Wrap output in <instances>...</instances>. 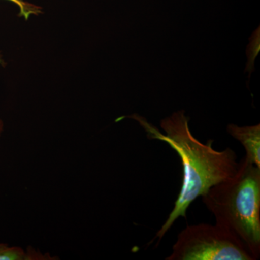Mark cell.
<instances>
[{
	"mask_svg": "<svg viewBox=\"0 0 260 260\" xmlns=\"http://www.w3.org/2000/svg\"><path fill=\"white\" fill-rule=\"evenodd\" d=\"M227 131L233 138L239 140L246 150L244 158L260 168V124L239 126L229 124Z\"/></svg>",
	"mask_w": 260,
	"mask_h": 260,
	"instance_id": "cell-4",
	"label": "cell"
},
{
	"mask_svg": "<svg viewBox=\"0 0 260 260\" xmlns=\"http://www.w3.org/2000/svg\"><path fill=\"white\" fill-rule=\"evenodd\" d=\"M16 5L19 8L20 16L28 20L32 15H38L42 13L41 7L28 3L25 0H6Z\"/></svg>",
	"mask_w": 260,
	"mask_h": 260,
	"instance_id": "cell-7",
	"label": "cell"
},
{
	"mask_svg": "<svg viewBox=\"0 0 260 260\" xmlns=\"http://www.w3.org/2000/svg\"><path fill=\"white\" fill-rule=\"evenodd\" d=\"M166 260H254L244 243L215 224L188 225Z\"/></svg>",
	"mask_w": 260,
	"mask_h": 260,
	"instance_id": "cell-3",
	"label": "cell"
},
{
	"mask_svg": "<svg viewBox=\"0 0 260 260\" xmlns=\"http://www.w3.org/2000/svg\"><path fill=\"white\" fill-rule=\"evenodd\" d=\"M3 121L0 119V137H1L2 133H3Z\"/></svg>",
	"mask_w": 260,
	"mask_h": 260,
	"instance_id": "cell-8",
	"label": "cell"
},
{
	"mask_svg": "<svg viewBox=\"0 0 260 260\" xmlns=\"http://www.w3.org/2000/svg\"><path fill=\"white\" fill-rule=\"evenodd\" d=\"M128 117L140 123L149 139L167 143L177 152L182 164L181 191L172 213L153 239H158V244L178 218H186V211L192 202L206 194L212 186L236 175L239 162H237V154L232 148L218 151L213 148V140H209L204 144L196 139L189 129V118L185 116L184 111L174 112L160 121V127L165 134L138 114Z\"/></svg>",
	"mask_w": 260,
	"mask_h": 260,
	"instance_id": "cell-1",
	"label": "cell"
},
{
	"mask_svg": "<svg viewBox=\"0 0 260 260\" xmlns=\"http://www.w3.org/2000/svg\"><path fill=\"white\" fill-rule=\"evenodd\" d=\"M2 62H3V59H2V56L0 55V64H2Z\"/></svg>",
	"mask_w": 260,
	"mask_h": 260,
	"instance_id": "cell-9",
	"label": "cell"
},
{
	"mask_svg": "<svg viewBox=\"0 0 260 260\" xmlns=\"http://www.w3.org/2000/svg\"><path fill=\"white\" fill-rule=\"evenodd\" d=\"M54 259L49 254H43L29 246L25 251L18 246H10L0 243V260H49Z\"/></svg>",
	"mask_w": 260,
	"mask_h": 260,
	"instance_id": "cell-5",
	"label": "cell"
},
{
	"mask_svg": "<svg viewBox=\"0 0 260 260\" xmlns=\"http://www.w3.org/2000/svg\"><path fill=\"white\" fill-rule=\"evenodd\" d=\"M202 198L215 224L239 238L254 259H259L260 168L243 158L234 177L212 186Z\"/></svg>",
	"mask_w": 260,
	"mask_h": 260,
	"instance_id": "cell-2",
	"label": "cell"
},
{
	"mask_svg": "<svg viewBox=\"0 0 260 260\" xmlns=\"http://www.w3.org/2000/svg\"><path fill=\"white\" fill-rule=\"evenodd\" d=\"M250 43L246 50V55L248 57V62L246 64V71L249 72V76L251 73L254 70V61L260 51V31L259 27L255 31L253 32L252 35L249 39Z\"/></svg>",
	"mask_w": 260,
	"mask_h": 260,
	"instance_id": "cell-6",
	"label": "cell"
}]
</instances>
